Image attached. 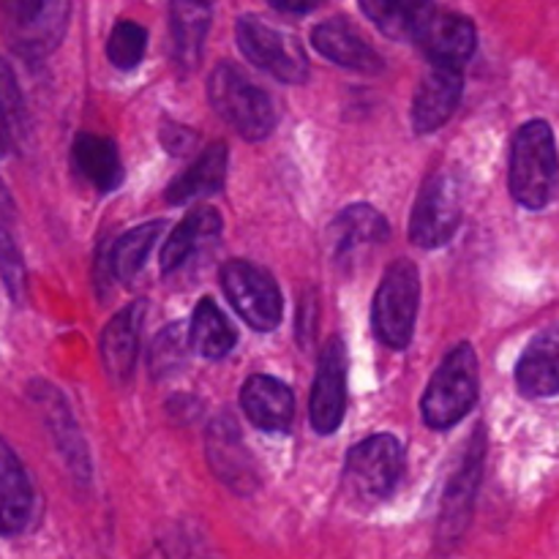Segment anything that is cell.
Masks as SVG:
<instances>
[{"instance_id":"1","label":"cell","mask_w":559,"mask_h":559,"mask_svg":"<svg viewBox=\"0 0 559 559\" xmlns=\"http://www.w3.org/2000/svg\"><path fill=\"white\" fill-rule=\"evenodd\" d=\"M559 180L555 131L546 120H530L519 129L511 151V194L519 205L540 211L551 202Z\"/></svg>"},{"instance_id":"2","label":"cell","mask_w":559,"mask_h":559,"mask_svg":"<svg viewBox=\"0 0 559 559\" xmlns=\"http://www.w3.org/2000/svg\"><path fill=\"white\" fill-rule=\"evenodd\" d=\"M478 358L469 344H459L448 353L431 377L420 402V413L429 429L448 431L462 424L478 402Z\"/></svg>"},{"instance_id":"3","label":"cell","mask_w":559,"mask_h":559,"mask_svg":"<svg viewBox=\"0 0 559 559\" xmlns=\"http://www.w3.org/2000/svg\"><path fill=\"white\" fill-rule=\"evenodd\" d=\"M207 98L218 118L227 120L243 140L260 142L276 129L278 115L273 98L233 63H222L213 69L211 80H207Z\"/></svg>"},{"instance_id":"4","label":"cell","mask_w":559,"mask_h":559,"mask_svg":"<svg viewBox=\"0 0 559 559\" xmlns=\"http://www.w3.org/2000/svg\"><path fill=\"white\" fill-rule=\"evenodd\" d=\"M402 475V442L391 435H374L349 451L344 464V491L355 506L374 508L396 491Z\"/></svg>"},{"instance_id":"5","label":"cell","mask_w":559,"mask_h":559,"mask_svg":"<svg viewBox=\"0 0 559 559\" xmlns=\"http://www.w3.org/2000/svg\"><path fill=\"white\" fill-rule=\"evenodd\" d=\"M420 304V278L418 267L409 260L393 262L382 276L371 309V325L374 336L385 347L404 349L415 336V320H418Z\"/></svg>"},{"instance_id":"6","label":"cell","mask_w":559,"mask_h":559,"mask_svg":"<svg viewBox=\"0 0 559 559\" xmlns=\"http://www.w3.org/2000/svg\"><path fill=\"white\" fill-rule=\"evenodd\" d=\"M222 289L233 309L243 317L249 328L260 333L276 331L282 322V289L273 276L254 262L229 260L222 267Z\"/></svg>"},{"instance_id":"7","label":"cell","mask_w":559,"mask_h":559,"mask_svg":"<svg viewBox=\"0 0 559 559\" xmlns=\"http://www.w3.org/2000/svg\"><path fill=\"white\" fill-rule=\"evenodd\" d=\"M5 36L25 58H44L66 31V0H0Z\"/></svg>"},{"instance_id":"8","label":"cell","mask_w":559,"mask_h":559,"mask_svg":"<svg viewBox=\"0 0 559 559\" xmlns=\"http://www.w3.org/2000/svg\"><path fill=\"white\" fill-rule=\"evenodd\" d=\"M462 224V189L448 173L431 175L415 200L409 240L420 249H440Z\"/></svg>"},{"instance_id":"9","label":"cell","mask_w":559,"mask_h":559,"mask_svg":"<svg viewBox=\"0 0 559 559\" xmlns=\"http://www.w3.org/2000/svg\"><path fill=\"white\" fill-rule=\"evenodd\" d=\"M235 36H238V47L257 69L267 71L276 76L278 82L287 85H298L309 76V60H306L304 49L293 41V36L276 31V27L265 25L257 16L246 14L240 16L235 25Z\"/></svg>"},{"instance_id":"10","label":"cell","mask_w":559,"mask_h":559,"mask_svg":"<svg viewBox=\"0 0 559 559\" xmlns=\"http://www.w3.org/2000/svg\"><path fill=\"white\" fill-rule=\"evenodd\" d=\"M484 456H486V437L484 431L473 435L467 451H464L462 462H459L456 473H453L451 484H448L445 497H442L440 524H437V544L440 549H453L467 533L469 519H473L475 495L480 486V473H484Z\"/></svg>"},{"instance_id":"11","label":"cell","mask_w":559,"mask_h":559,"mask_svg":"<svg viewBox=\"0 0 559 559\" xmlns=\"http://www.w3.org/2000/svg\"><path fill=\"white\" fill-rule=\"evenodd\" d=\"M27 396L41 413L44 426L49 429V437H52L69 473L74 475L76 484H87L91 480V453H87V442L82 437L80 426H76V418L63 393L52 382L33 380L27 385Z\"/></svg>"},{"instance_id":"12","label":"cell","mask_w":559,"mask_h":559,"mask_svg":"<svg viewBox=\"0 0 559 559\" xmlns=\"http://www.w3.org/2000/svg\"><path fill=\"white\" fill-rule=\"evenodd\" d=\"M205 451L213 475H216L233 495H254L257 486H260V475H257V464L254 459H251L249 445L243 442V435H240L233 415H218V418L207 426Z\"/></svg>"},{"instance_id":"13","label":"cell","mask_w":559,"mask_h":559,"mask_svg":"<svg viewBox=\"0 0 559 559\" xmlns=\"http://www.w3.org/2000/svg\"><path fill=\"white\" fill-rule=\"evenodd\" d=\"M347 409V349L333 336L320 355L314 388H311L309 418L317 435H336Z\"/></svg>"},{"instance_id":"14","label":"cell","mask_w":559,"mask_h":559,"mask_svg":"<svg viewBox=\"0 0 559 559\" xmlns=\"http://www.w3.org/2000/svg\"><path fill=\"white\" fill-rule=\"evenodd\" d=\"M413 41L424 49L431 66H448V69H464L469 63L478 44L473 20L451 11H426L420 25L415 27Z\"/></svg>"},{"instance_id":"15","label":"cell","mask_w":559,"mask_h":559,"mask_svg":"<svg viewBox=\"0 0 559 559\" xmlns=\"http://www.w3.org/2000/svg\"><path fill=\"white\" fill-rule=\"evenodd\" d=\"M36 519V489L16 459V453L0 437V538H14L31 530Z\"/></svg>"},{"instance_id":"16","label":"cell","mask_w":559,"mask_h":559,"mask_svg":"<svg viewBox=\"0 0 559 559\" xmlns=\"http://www.w3.org/2000/svg\"><path fill=\"white\" fill-rule=\"evenodd\" d=\"M464 80L462 69H448V66H431L420 80L413 98V126L418 134H429L448 123L462 102Z\"/></svg>"},{"instance_id":"17","label":"cell","mask_w":559,"mask_h":559,"mask_svg":"<svg viewBox=\"0 0 559 559\" xmlns=\"http://www.w3.org/2000/svg\"><path fill=\"white\" fill-rule=\"evenodd\" d=\"M145 322V304H136L120 309L107 322L102 333V360L104 371L112 380V385H126L134 374L136 353H140V331Z\"/></svg>"},{"instance_id":"18","label":"cell","mask_w":559,"mask_h":559,"mask_svg":"<svg viewBox=\"0 0 559 559\" xmlns=\"http://www.w3.org/2000/svg\"><path fill=\"white\" fill-rule=\"evenodd\" d=\"M311 44H314L317 52L325 55L342 69L358 71V74H380L385 69L377 49L369 47L347 20H328L317 25L311 33Z\"/></svg>"},{"instance_id":"19","label":"cell","mask_w":559,"mask_h":559,"mask_svg":"<svg viewBox=\"0 0 559 559\" xmlns=\"http://www.w3.org/2000/svg\"><path fill=\"white\" fill-rule=\"evenodd\" d=\"M516 385L527 399H549L559 393V322L530 342L516 366Z\"/></svg>"},{"instance_id":"20","label":"cell","mask_w":559,"mask_h":559,"mask_svg":"<svg viewBox=\"0 0 559 559\" xmlns=\"http://www.w3.org/2000/svg\"><path fill=\"white\" fill-rule=\"evenodd\" d=\"M213 20V0H173L169 5V36L173 58L183 71L200 66L202 47Z\"/></svg>"},{"instance_id":"21","label":"cell","mask_w":559,"mask_h":559,"mask_svg":"<svg viewBox=\"0 0 559 559\" xmlns=\"http://www.w3.org/2000/svg\"><path fill=\"white\" fill-rule=\"evenodd\" d=\"M243 413L262 431H287L295 418V396L282 380L267 374H254L246 380L243 393Z\"/></svg>"},{"instance_id":"22","label":"cell","mask_w":559,"mask_h":559,"mask_svg":"<svg viewBox=\"0 0 559 559\" xmlns=\"http://www.w3.org/2000/svg\"><path fill=\"white\" fill-rule=\"evenodd\" d=\"M71 164H74L76 175L102 194H109L123 183L126 173L118 147L102 134H87V131L76 134L74 145H71Z\"/></svg>"},{"instance_id":"23","label":"cell","mask_w":559,"mask_h":559,"mask_svg":"<svg viewBox=\"0 0 559 559\" xmlns=\"http://www.w3.org/2000/svg\"><path fill=\"white\" fill-rule=\"evenodd\" d=\"M227 167L229 151L224 142L205 147V153H202L183 175H178V178L167 186V202L169 205H186V202L200 200V197L216 194V191L224 189Z\"/></svg>"},{"instance_id":"24","label":"cell","mask_w":559,"mask_h":559,"mask_svg":"<svg viewBox=\"0 0 559 559\" xmlns=\"http://www.w3.org/2000/svg\"><path fill=\"white\" fill-rule=\"evenodd\" d=\"M222 235V216L213 207H197L167 238L162 251V271L175 273L202 249Z\"/></svg>"},{"instance_id":"25","label":"cell","mask_w":559,"mask_h":559,"mask_svg":"<svg viewBox=\"0 0 559 559\" xmlns=\"http://www.w3.org/2000/svg\"><path fill=\"white\" fill-rule=\"evenodd\" d=\"M388 222L377 207L371 205H349L333 218L331 224V243L336 257H347L353 251L377 246L388 240Z\"/></svg>"},{"instance_id":"26","label":"cell","mask_w":559,"mask_h":559,"mask_svg":"<svg viewBox=\"0 0 559 559\" xmlns=\"http://www.w3.org/2000/svg\"><path fill=\"white\" fill-rule=\"evenodd\" d=\"M189 344L200 358L207 360L227 358L235 344H238V333L233 331L227 317L222 314V309L211 298H202L197 304L194 314H191Z\"/></svg>"},{"instance_id":"27","label":"cell","mask_w":559,"mask_h":559,"mask_svg":"<svg viewBox=\"0 0 559 559\" xmlns=\"http://www.w3.org/2000/svg\"><path fill=\"white\" fill-rule=\"evenodd\" d=\"M164 233V222H147L142 227L131 229V233L120 235L115 243L107 246L109 265H112L115 278L120 282H131L136 273L145 267L151 249L156 246L158 235Z\"/></svg>"},{"instance_id":"28","label":"cell","mask_w":559,"mask_h":559,"mask_svg":"<svg viewBox=\"0 0 559 559\" xmlns=\"http://www.w3.org/2000/svg\"><path fill=\"white\" fill-rule=\"evenodd\" d=\"M360 9L385 36L413 38L429 11V0H360Z\"/></svg>"},{"instance_id":"29","label":"cell","mask_w":559,"mask_h":559,"mask_svg":"<svg viewBox=\"0 0 559 559\" xmlns=\"http://www.w3.org/2000/svg\"><path fill=\"white\" fill-rule=\"evenodd\" d=\"M147 47V31L140 22L120 20L115 22L112 33L107 38V58L115 69L131 71L140 66V60L145 58Z\"/></svg>"},{"instance_id":"30","label":"cell","mask_w":559,"mask_h":559,"mask_svg":"<svg viewBox=\"0 0 559 559\" xmlns=\"http://www.w3.org/2000/svg\"><path fill=\"white\" fill-rule=\"evenodd\" d=\"M189 349L191 344L186 342L183 325H180V322L167 325L151 344V358H147V364H151V374L156 377V380L173 377L175 371H180Z\"/></svg>"},{"instance_id":"31","label":"cell","mask_w":559,"mask_h":559,"mask_svg":"<svg viewBox=\"0 0 559 559\" xmlns=\"http://www.w3.org/2000/svg\"><path fill=\"white\" fill-rule=\"evenodd\" d=\"M0 115L5 120V129H9L11 142H22L27 134V109L25 98H22L20 82H16L14 69L9 66V60L0 55Z\"/></svg>"},{"instance_id":"32","label":"cell","mask_w":559,"mask_h":559,"mask_svg":"<svg viewBox=\"0 0 559 559\" xmlns=\"http://www.w3.org/2000/svg\"><path fill=\"white\" fill-rule=\"evenodd\" d=\"M0 278L9 298L20 306L25 300V262H22L20 246L14 243L5 227H0Z\"/></svg>"},{"instance_id":"33","label":"cell","mask_w":559,"mask_h":559,"mask_svg":"<svg viewBox=\"0 0 559 559\" xmlns=\"http://www.w3.org/2000/svg\"><path fill=\"white\" fill-rule=\"evenodd\" d=\"M162 142L173 156H183V153H189L191 145L197 142V134L180 123H167L162 129Z\"/></svg>"},{"instance_id":"34","label":"cell","mask_w":559,"mask_h":559,"mask_svg":"<svg viewBox=\"0 0 559 559\" xmlns=\"http://www.w3.org/2000/svg\"><path fill=\"white\" fill-rule=\"evenodd\" d=\"M273 9L287 11V14H309V11L320 9L325 0H267Z\"/></svg>"},{"instance_id":"35","label":"cell","mask_w":559,"mask_h":559,"mask_svg":"<svg viewBox=\"0 0 559 559\" xmlns=\"http://www.w3.org/2000/svg\"><path fill=\"white\" fill-rule=\"evenodd\" d=\"M14 145V142H11V134H9V129H5V120H3V115H0V158L5 156V153H9V147Z\"/></svg>"},{"instance_id":"36","label":"cell","mask_w":559,"mask_h":559,"mask_svg":"<svg viewBox=\"0 0 559 559\" xmlns=\"http://www.w3.org/2000/svg\"><path fill=\"white\" fill-rule=\"evenodd\" d=\"M11 197H9V191H5V186H3V180H0V211L3 213H11Z\"/></svg>"}]
</instances>
